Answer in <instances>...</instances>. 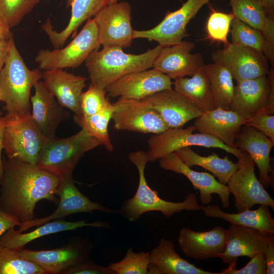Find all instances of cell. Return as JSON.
Listing matches in <instances>:
<instances>
[{
    "label": "cell",
    "mask_w": 274,
    "mask_h": 274,
    "mask_svg": "<svg viewBox=\"0 0 274 274\" xmlns=\"http://www.w3.org/2000/svg\"><path fill=\"white\" fill-rule=\"evenodd\" d=\"M128 157L138 170L139 184L134 195L123 201L117 214L135 222L143 214L150 212H160L168 218L183 211H202L203 207L198 204L195 193H189L183 201L175 202L160 198L157 191L150 187L145 175L146 166L149 162L146 152L138 150L129 153Z\"/></svg>",
    "instance_id": "cell-2"
},
{
    "label": "cell",
    "mask_w": 274,
    "mask_h": 274,
    "mask_svg": "<svg viewBox=\"0 0 274 274\" xmlns=\"http://www.w3.org/2000/svg\"><path fill=\"white\" fill-rule=\"evenodd\" d=\"M266 14L274 15V0H260Z\"/></svg>",
    "instance_id": "cell-51"
},
{
    "label": "cell",
    "mask_w": 274,
    "mask_h": 274,
    "mask_svg": "<svg viewBox=\"0 0 274 274\" xmlns=\"http://www.w3.org/2000/svg\"><path fill=\"white\" fill-rule=\"evenodd\" d=\"M263 254L266 262V274H273L274 233L265 231Z\"/></svg>",
    "instance_id": "cell-46"
},
{
    "label": "cell",
    "mask_w": 274,
    "mask_h": 274,
    "mask_svg": "<svg viewBox=\"0 0 274 274\" xmlns=\"http://www.w3.org/2000/svg\"><path fill=\"white\" fill-rule=\"evenodd\" d=\"M235 268L236 263L229 264L227 268L218 274H266V262L262 252L251 258L249 262L242 268Z\"/></svg>",
    "instance_id": "cell-42"
},
{
    "label": "cell",
    "mask_w": 274,
    "mask_h": 274,
    "mask_svg": "<svg viewBox=\"0 0 274 274\" xmlns=\"http://www.w3.org/2000/svg\"><path fill=\"white\" fill-rule=\"evenodd\" d=\"M0 274H47L36 263L24 258L19 250L0 246Z\"/></svg>",
    "instance_id": "cell-35"
},
{
    "label": "cell",
    "mask_w": 274,
    "mask_h": 274,
    "mask_svg": "<svg viewBox=\"0 0 274 274\" xmlns=\"http://www.w3.org/2000/svg\"><path fill=\"white\" fill-rule=\"evenodd\" d=\"M20 223L15 216L0 209V237L9 229L19 226Z\"/></svg>",
    "instance_id": "cell-47"
},
{
    "label": "cell",
    "mask_w": 274,
    "mask_h": 274,
    "mask_svg": "<svg viewBox=\"0 0 274 274\" xmlns=\"http://www.w3.org/2000/svg\"><path fill=\"white\" fill-rule=\"evenodd\" d=\"M227 231L225 251L217 257L225 264L236 263L239 257L251 258L263 253L265 231L233 224Z\"/></svg>",
    "instance_id": "cell-27"
},
{
    "label": "cell",
    "mask_w": 274,
    "mask_h": 274,
    "mask_svg": "<svg viewBox=\"0 0 274 274\" xmlns=\"http://www.w3.org/2000/svg\"><path fill=\"white\" fill-rule=\"evenodd\" d=\"M230 26L231 43L252 48L263 53L264 41L260 30L235 17L233 19Z\"/></svg>",
    "instance_id": "cell-39"
},
{
    "label": "cell",
    "mask_w": 274,
    "mask_h": 274,
    "mask_svg": "<svg viewBox=\"0 0 274 274\" xmlns=\"http://www.w3.org/2000/svg\"><path fill=\"white\" fill-rule=\"evenodd\" d=\"M4 150L8 158H17L37 165L47 139L32 118L26 116H5Z\"/></svg>",
    "instance_id": "cell-6"
},
{
    "label": "cell",
    "mask_w": 274,
    "mask_h": 274,
    "mask_svg": "<svg viewBox=\"0 0 274 274\" xmlns=\"http://www.w3.org/2000/svg\"><path fill=\"white\" fill-rule=\"evenodd\" d=\"M196 130L193 125L186 128H169L154 134L147 141L148 151L146 152L149 162H153L187 147L200 146L216 148L225 150L238 158L242 151L230 148L218 139L201 133H193Z\"/></svg>",
    "instance_id": "cell-8"
},
{
    "label": "cell",
    "mask_w": 274,
    "mask_h": 274,
    "mask_svg": "<svg viewBox=\"0 0 274 274\" xmlns=\"http://www.w3.org/2000/svg\"><path fill=\"white\" fill-rule=\"evenodd\" d=\"M13 37L8 40L0 41V71L3 67L9 52Z\"/></svg>",
    "instance_id": "cell-48"
},
{
    "label": "cell",
    "mask_w": 274,
    "mask_h": 274,
    "mask_svg": "<svg viewBox=\"0 0 274 274\" xmlns=\"http://www.w3.org/2000/svg\"><path fill=\"white\" fill-rule=\"evenodd\" d=\"M0 100L3 101V97H2V93L1 92V90H0Z\"/></svg>",
    "instance_id": "cell-53"
},
{
    "label": "cell",
    "mask_w": 274,
    "mask_h": 274,
    "mask_svg": "<svg viewBox=\"0 0 274 274\" xmlns=\"http://www.w3.org/2000/svg\"><path fill=\"white\" fill-rule=\"evenodd\" d=\"M149 252H135L128 248L119 261L110 263L108 267L115 274H149Z\"/></svg>",
    "instance_id": "cell-37"
},
{
    "label": "cell",
    "mask_w": 274,
    "mask_h": 274,
    "mask_svg": "<svg viewBox=\"0 0 274 274\" xmlns=\"http://www.w3.org/2000/svg\"><path fill=\"white\" fill-rule=\"evenodd\" d=\"M98 146V140L84 128L68 138H47L37 166L59 178L72 176L84 154Z\"/></svg>",
    "instance_id": "cell-5"
},
{
    "label": "cell",
    "mask_w": 274,
    "mask_h": 274,
    "mask_svg": "<svg viewBox=\"0 0 274 274\" xmlns=\"http://www.w3.org/2000/svg\"><path fill=\"white\" fill-rule=\"evenodd\" d=\"M0 209L15 216L21 223L35 218V209L42 199L57 203L60 178L37 165L2 156Z\"/></svg>",
    "instance_id": "cell-1"
},
{
    "label": "cell",
    "mask_w": 274,
    "mask_h": 274,
    "mask_svg": "<svg viewBox=\"0 0 274 274\" xmlns=\"http://www.w3.org/2000/svg\"><path fill=\"white\" fill-rule=\"evenodd\" d=\"M204 65L191 78L177 79L173 83L175 91L199 108L203 113L215 109Z\"/></svg>",
    "instance_id": "cell-31"
},
{
    "label": "cell",
    "mask_w": 274,
    "mask_h": 274,
    "mask_svg": "<svg viewBox=\"0 0 274 274\" xmlns=\"http://www.w3.org/2000/svg\"><path fill=\"white\" fill-rule=\"evenodd\" d=\"M160 114L169 128L182 127L203 112L174 90L159 91L144 99Z\"/></svg>",
    "instance_id": "cell-20"
},
{
    "label": "cell",
    "mask_w": 274,
    "mask_h": 274,
    "mask_svg": "<svg viewBox=\"0 0 274 274\" xmlns=\"http://www.w3.org/2000/svg\"><path fill=\"white\" fill-rule=\"evenodd\" d=\"M230 110L246 119L262 110L273 115V69L267 75L236 82Z\"/></svg>",
    "instance_id": "cell-10"
},
{
    "label": "cell",
    "mask_w": 274,
    "mask_h": 274,
    "mask_svg": "<svg viewBox=\"0 0 274 274\" xmlns=\"http://www.w3.org/2000/svg\"><path fill=\"white\" fill-rule=\"evenodd\" d=\"M210 0H187L178 10L166 13L163 20L153 28L133 30V39L155 41L162 47L181 43L187 36L186 26L200 9Z\"/></svg>",
    "instance_id": "cell-15"
},
{
    "label": "cell",
    "mask_w": 274,
    "mask_h": 274,
    "mask_svg": "<svg viewBox=\"0 0 274 274\" xmlns=\"http://www.w3.org/2000/svg\"><path fill=\"white\" fill-rule=\"evenodd\" d=\"M118 0H109L108 4H112L118 2Z\"/></svg>",
    "instance_id": "cell-52"
},
{
    "label": "cell",
    "mask_w": 274,
    "mask_h": 274,
    "mask_svg": "<svg viewBox=\"0 0 274 274\" xmlns=\"http://www.w3.org/2000/svg\"><path fill=\"white\" fill-rule=\"evenodd\" d=\"M100 46L97 27L91 18L66 47L53 50L41 49L35 62L41 71L75 68L85 62L89 54Z\"/></svg>",
    "instance_id": "cell-7"
},
{
    "label": "cell",
    "mask_w": 274,
    "mask_h": 274,
    "mask_svg": "<svg viewBox=\"0 0 274 274\" xmlns=\"http://www.w3.org/2000/svg\"><path fill=\"white\" fill-rule=\"evenodd\" d=\"M109 0H67V6L71 7L70 20L61 31L53 29L49 18L42 26L51 44L58 49L62 46L70 36L75 37L82 23L94 17L108 4Z\"/></svg>",
    "instance_id": "cell-28"
},
{
    "label": "cell",
    "mask_w": 274,
    "mask_h": 274,
    "mask_svg": "<svg viewBox=\"0 0 274 274\" xmlns=\"http://www.w3.org/2000/svg\"><path fill=\"white\" fill-rule=\"evenodd\" d=\"M86 226L107 229L111 228L110 223L106 221L88 222L87 219H83L76 222H70L59 219L39 226L35 230L26 233L19 232L14 228H10L0 237V246L21 250L29 242L39 237L61 231L74 230Z\"/></svg>",
    "instance_id": "cell-26"
},
{
    "label": "cell",
    "mask_w": 274,
    "mask_h": 274,
    "mask_svg": "<svg viewBox=\"0 0 274 274\" xmlns=\"http://www.w3.org/2000/svg\"><path fill=\"white\" fill-rule=\"evenodd\" d=\"M227 231L216 226L206 231L198 232L183 227L177 238L178 246L187 256L196 260L217 257L224 252Z\"/></svg>",
    "instance_id": "cell-21"
},
{
    "label": "cell",
    "mask_w": 274,
    "mask_h": 274,
    "mask_svg": "<svg viewBox=\"0 0 274 274\" xmlns=\"http://www.w3.org/2000/svg\"><path fill=\"white\" fill-rule=\"evenodd\" d=\"M213 62L224 65L236 82L267 75L269 70L264 54L241 44L229 43L211 55Z\"/></svg>",
    "instance_id": "cell-16"
},
{
    "label": "cell",
    "mask_w": 274,
    "mask_h": 274,
    "mask_svg": "<svg viewBox=\"0 0 274 274\" xmlns=\"http://www.w3.org/2000/svg\"><path fill=\"white\" fill-rule=\"evenodd\" d=\"M161 168L185 176L192 184L194 188L199 191V199L201 203L207 204L212 202L213 194L220 198L222 208L229 206L230 192L227 185L217 181L214 176L207 172L193 170L185 164L175 153L173 152L159 160Z\"/></svg>",
    "instance_id": "cell-19"
},
{
    "label": "cell",
    "mask_w": 274,
    "mask_h": 274,
    "mask_svg": "<svg viewBox=\"0 0 274 274\" xmlns=\"http://www.w3.org/2000/svg\"><path fill=\"white\" fill-rule=\"evenodd\" d=\"M112 104L111 119L117 130L158 134L169 128L157 111L143 99L119 97Z\"/></svg>",
    "instance_id": "cell-9"
},
{
    "label": "cell",
    "mask_w": 274,
    "mask_h": 274,
    "mask_svg": "<svg viewBox=\"0 0 274 274\" xmlns=\"http://www.w3.org/2000/svg\"><path fill=\"white\" fill-rule=\"evenodd\" d=\"M33 87L35 93L30 96L32 118L47 138H53L59 124L66 119L69 114L58 104L43 81H38Z\"/></svg>",
    "instance_id": "cell-24"
},
{
    "label": "cell",
    "mask_w": 274,
    "mask_h": 274,
    "mask_svg": "<svg viewBox=\"0 0 274 274\" xmlns=\"http://www.w3.org/2000/svg\"><path fill=\"white\" fill-rule=\"evenodd\" d=\"M237 159L239 167L227 184L237 211L251 209L255 204L267 205L273 211L274 200L257 179L253 159L245 151Z\"/></svg>",
    "instance_id": "cell-11"
},
{
    "label": "cell",
    "mask_w": 274,
    "mask_h": 274,
    "mask_svg": "<svg viewBox=\"0 0 274 274\" xmlns=\"http://www.w3.org/2000/svg\"><path fill=\"white\" fill-rule=\"evenodd\" d=\"M269 207L261 204L254 210L247 209L237 213H227L221 210L217 204H213L203 207L202 211L208 217L220 218L230 224L274 233V219Z\"/></svg>",
    "instance_id": "cell-30"
},
{
    "label": "cell",
    "mask_w": 274,
    "mask_h": 274,
    "mask_svg": "<svg viewBox=\"0 0 274 274\" xmlns=\"http://www.w3.org/2000/svg\"><path fill=\"white\" fill-rule=\"evenodd\" d=\"M98 38L103 47H130L133 29L131 24V7L127 2L108 4L93 18Z\"/></svg>",
    "instance_id": "cell-12"
},
{
    "label": "cell",
    "mask_w": 274,
    "mask_h": 274,
    "mask_svg": "<svg viewBox=\"0 0 274 274\" xmlns=\"http://www.w3.org/2000/svg\"><path fill=\"white\" fill-rule=\"evenodd\" d=\"M229 5L235 18L258 30L263 28L268 16L260 0H230Z\"/></svg>",
    "instance_id": "cell-36"
},
{
    "label": "cell",
    "mask_w": 274,
    "mask_h": 274,
    "mask_svg": "<svg viewBox=\"0 0 274 274\" xmlns=\"http://www.w3.org/2000/svg\"><path fill=\"white\" fill-rule=\"evenodd\" d=\"M40 0H0V16L11 29L39 3Z\"/></svg>",
    "instance_id": "cell-38"
},
{
    "label": "cell",
    "mask_w": 274,
    "mask_h": 274,
    "mask_svg": "<svg viewBox=\"0 0 274 274\" xmlns=\"http://www.w3.org/2000/svg\"><path fill=\"white\" fill-rule=\"evenodd\" d=\"M6 125V120L5 116L0 117V181L2 177L3 173V158L2 151L4 149V134L5 127Z\"/></svg>",
    "instance_id": "cell-49"
},
{
    "label": "cell",
    "mask_w": 274,
    "mask_h": 274,
    "mask_svg": "<svg viewBox=\"0 0 274 274\" xmlns=\"http://www.w3.org/2000/svg\"><path fill=\"white\" fill-rule=\"evenodd\" d=\"M172 84L169 77L153 68L126 74L106 90L109 97L141 100L159 91L171 89Z\"/></svg>",
    "instance_id": "cell-17"
},
{
    "label": "cell",
    "mask_w": 274,
    "mask_h": 274,
    "mask_svg": "<svg viewBox=\"0 0 274 274\" xmlns=\"http://www.w3.org/2000/svg\"><path fill=\"white\" fill-rule=\"evenodd\" d=\"M92 243L80 236L69 239L65 246L47 250H19L24 258L36 263L47 274H62L64 271L91 258Z\"/></svg>",
    "instance_id": "cell-13"
},
{
    "label": "cell",
    "mask_w": 274,
    "mask_h": 274,
    "mask_svg": "<svg viewBox=\"0 0 274 274\" xmlns=\"http://www.w3.org/2000/svg\"><path fill=\"white\" fill-rule=\"evenodd\" d=\"M215 108L230 110L234 86L233 78L228 70L219 62L204 65Z\"/></svg>",
    "instance_id": "cell-33"
},
{
    "label": "cell",
    "mask_w": 274,
    "mask_h": 274,
    "mask_svg": "<svg viewBox=\"0 0 274 274\" xmlns=\"http://www.w3.org/2000/svg\"><path fill=\"white\" fill-rule=\"evenodd\" d=\"M188 166H199L210 172L218 181L227 185L231 177L239 167V162L234 163L227 156L221 158L216 153L202 156L187 147L175 152Z\"/></svg>",
    "instance_id": "cell-32"
},
{
    "label": "cell",
    "mask_w": 274,
    "mask_h": 274,
    "mask_svg": "<svg viewBox=\"0 0 274 274\" xmlns=\"http://www.w3.org/2000/svg\"><path fill=\"white\" fill-rule=\"evenodd\" d=\"M246 119L231 110L215 108L203 112L196 118L193 125L199 133L211 135L228 147L238 149L237 135Z\"/></svg>",
    "instance_id": "cell-22"
},
{
    "label": "cell",
    "mask_w": 274,
    "mask_h": 274,
    "mask_svg": "<svg viewBox=\"0 0 274 274\" xmlns=\"http://www.w3.org/2000/svg\"><path fill=\"white\" fill-rule=\"evenodd\" d=\"M58 197L57 209L50 215L39 219L20 223L19 232L28 230L31 227L39 226L48 222L78 213H92L99 211L104 213L117 214L118 210L113 209L91 200L82 194L76 187L72 175L60 178L57 190Z\"/></svg>",
    "instance_id": "cell-14"
},
{
    "label": "cell",
    "mask_w": 274,
    "mask_h": 274,
    "mask_svg": "<svg viewBox=\"0 0 274 274\" xmlns=\"http://www.w3.org/2000/svg\"><path fill=\"white\" fill-rule=\"evenodd\" d=\"M62 274H115L108 266L98 265L91 258L65 270Z\"/></svg>",
    "instance_id": "cell-45"
},
{
    "label": "cell",
    "mask_w": 274,
    "mask_h": 274,
    "mask_svg": "<svg viewBox=\"0 0 274 274\" xmlns=\"http://www.w3.org/2000/svg\"><path fill=\"white\" fill-rule=\"evenodd\" d=\"M113 111V104L110 102L100 111L92 115L74 116V120L79 126L87 130L98 140L100 145L110 152L114 150V146L110 138L108 127Z\"/></svg>",
    "instance_id": "cell-34"
},
{
    "label": "cell",
    "mask_w": 274,
    "mask_h": 274,
    "mask_svg": "<svg viewBox=\"0 0 274 274\" xmlns=\"http://www.w3.org/2000/svg\"><path fill=\"white\" fill-rule=\"evenodd\" d=\"M245 125L254 128L274 143V115L262 110L246 119Z\"/></svg>",
    "instance_id": "cell-43"
},
{
    "label": "cell",
    "mask_w": 274,
    "mask_h": 274,
    "mask_svg": "<svg viewBox=\"0 0 274 274\" xmlns=\"http://www.w3.org/2000/svg\"><path fill=\"white\" fill-rule=\"evenodd\" d=\"M42 74L43 82L58 104L79 115L80 96L87 79L63 69L42 71Z\"/></svg>",
    "instance_id": "cell-25"
},
{
    "label": "cell",
    "mask_w": 274,
    "mask_h": 274,
    "mask_svg": "<svg viewBox=\"0 0 274 274\" xmlns=\"http://www.w3.org/2000/svg\"><path fill=\"white\" fill-rule=\"evenodd\" d=\"M149 274H218L204 270L182 258L174 244L164 238L149 252Z\"/></svg>",
    "instance_id": "cell-29"
},
{
    "label": "cell",
    "mask_w": 274,
    "mask_h": 274,
    "mask_svg": "<svg viewBox=\"0 0 274 274\" xmlns=\"http://www.w3.org/2000/svg\"><path fill=\"white\" fill-rule=\"evenodd\" d=\"M238 149L248 153L258 168L259 181L264 188H273L270 153L274 143L253 127L244 125L236 137Z\"/></svg>",
    "instance_id": "cell-23"
},
{
    "label": "cell",
    "mask_w": 274,
    "mask_h": 274,
    "mask_svg": "<svg viewBox=\"0 0 274 274\" xmlns=\"http://www.w3.org/2000/svg\"><path fill=\"white\" fill-rule=\"evenodd\" d=\"M232 13L229 14L213 11L207 23L208 38L215 41L221 42L224 46L229 44L227 39L231 23L234 18Z\"/></svg>",
    "instance_id": "cell-40"
},
{
    "label": "cell",
    "mask_w": 274,
    "mask_h": 274,
    "mask_svg": "<svg viewBox=\"0 0 274 274\" xmlns=\"http://www.w3.org/2000/svg\"><path fill=\"white\" fill-rule=\"evenodd\" d=\"M195 47L194 43L187 41L162 47L152 67L171 79L192 76L204 65L203 56L200 52H190Z\"/></svg>",
    "instance_id": "cell-18"
},
{
    "label": "cell",
    "mask_w": 274,
    "mask_h": 274,
    "mask_svg": "<svg viewBox=\"0 0 274 274\" xmlns=\"http://www.w3.org/2000/svg\"><path fill=\"white\" fill-rule=\"evenodd\" d=\"M162 46L140 54H127L119 47H103L93 51L85 61L91 84L106 89L121 77L152 67Z\"/></svg>",
    "instance_id": "cell-3"
},
{
    "label": "cell",
    "mask_w": 274,
    "mask_h": 274,
    "mask_svg": "<svg viewBox=\"0 0 274 274\" xmlns=\"http://www.w3.org/2000/svg\"><path fill=\"white\" fill-rule=\"evenodd\" d=\"M106 89L90 84L88 89L82 92L80 99V113L78 115L88 116L102 109L108 103Z\"/></svg>",
    "instance_id": "cell-41"
},
{
    "label": "cell",
    "mask_w": 274,
    "mask_h": 274,
    "mask_svg": "<svg viewBox=\"0 0 274 274\" xmlns=\"http://www.w3.org/2000/svg\"><path fill=\"white\" fill-rule=\"evenodd\" d=\"M261 32L263 41V53L272 67L274 65V15H268Z\"/></svg>",
    "instance_id": "cell-44"
},
{
    "label": "cell",
    "mask_w": 274,
    "mask_h": 274,
    "mask_svg": "<svg viewBox=\"0 0 274 274\" xmlns=\"http://www.w3.org/2000/svg\"><path fill=\"white\" fill-rule=\"evenodd\" d=\"M12 37L10 28L0 16V41L8 40Z\"/></svg>",
    "instance_id": "cell-50"
},
{
    "label": "cell",
    "mask_w": 274,
    "mask_h": 274,
    "mask_svg": "<svg viewBox=\"0 0 274 274\" xmlns=\"http://www.w3.org/2000/svg\"><path fill=\"white\" fill-rule=\"evenodd\" d=\"M42 78V71L30 70L26 66L13 38L7 60L0 71V90L7 115H31V90Z\"/></svg>",
    "instance_id": "cell-4"
}]
</instances>
